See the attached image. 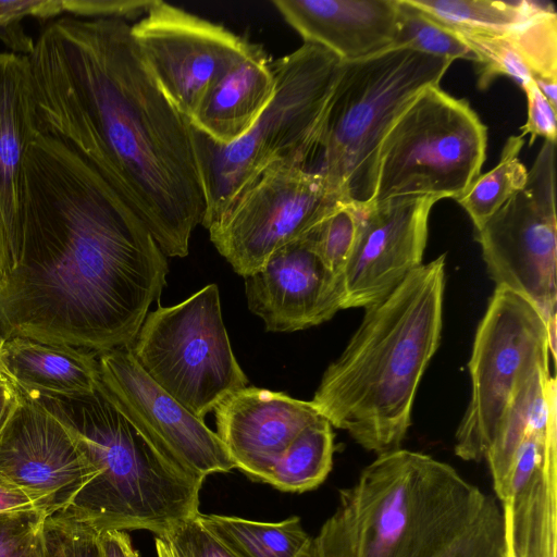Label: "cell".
<instances>
[{"label":"cell","mask_w":557,"mask_h":557,"mask_svg":"<svg viewBox=\"0 0 557 557\" xmlns=\"http://www.w3.org/2000/svg\"><path fill=\"white\" fill-rule=\"evenodd\" d=\"M20 237L0 277V339L96 354L127 348L166 285V256L79 154L36 133L22 171Z\"/></svg>","instance_id":"cell-1"},{"label":"cell","mask_w":557,"mask_h":557,"mask_svg":"<svg viewBox=\"0 0 557 557\" xmlns=\"http://www.w3.org/2000/svg\"><path fill=\"white\" fill-rule=\"evenodd\" d=\"M37 133L86 160L169 257H186L206 214L193 126L119 18L52 20L27 54Z\"/></svg>","instance_id":"cell-2"},{"label":"cell","mask_w":557,"mask_h":557,"mask_svg":"<svg viewBox=\"0 0 557 557\" xmlns=\"http://www.w3.org/2000/svg\"><path fill=\"white\" fill-rule=\"evenodd\" d=\"M445 256L413 270L366 308L311 403L332 426L381 455L401 448L421 377L443 327Z\"/></svg>","instance_id":"cell-3"},{"label":"cell","mask_w":557,"mask_h":557,"mask_svg":"<svg viewBox=\"0 0 557 557\" xmlns=\"http://www.w3.org/2000/svg\"><path fill=\"white\" fill-rule=\"evenodd\" d=\"M490 497L450 465L398 448L339 491L314 541L322 557H436Z\"/></svg>","instance_id":"cell-4"},{"label":"cell","mask_w":557,"mask_h":557,"mask_svg":"<svg viewBox=\"0 0 557 557\" xmlns=\"http://www.w3.org/2000/svg\"><path fill=\"white\" fill-rule=\"evenodd\" d=\"M29 396L65 425L95 472L65 513L98 533L140 529L157 536L198 515L205 480L161 451L99 388Z\"/></svg>","instance_id":"cell-5"},{"label":"cell","mask_w":557,"mask_h":557,"mask_svg":"<svg viewBox=\"0 0 557 557\" xmlns=\"http://www.w3.org/2000/svg\"><path fill=\"white\" fill-rule=\"evenodd\" d=\"M343 63L326 49L304 42L271 61L274 95L244 136L220 145L193 127L206 196V228L267 169L276 164L308 169L307 162L319 150Z\"/></svg>","instance_id":"cell-6"},{"label":"cell","mask_w":557,"mask_h":557,"mask_svg":"<svg viewBox=\"0 0 557 557\" xmlns=\"http://www.w3.org/2000/svg\"><path fill=\"white\" fill-rule=\"evenodd\" d=\"M453 61L393 47L344 62L323 121L319 172L345 202L368 206L380 145L408 104L440 85Z\"/></svg>","instance_id":"cell-7"},{"label":"cell","mask_w":557,"mask_h":557,"mask_svg":"<svg viewBox=\"0 0 557 557\" xmlns=\"http://www.w3.org/2000/svg\"><path fill=\"white\" fill-rule=\"evenodd\" d=\"M487 128L466 99L434 85L421 91L384 136L371 203L405 196L457 199L480 175Z\"/></svg>","instance_id":"cell-8"},{"label":"cell","mask_w":557,"mask_h":557,"mask_svg":"<svg viewBox=\"0 0 557 557\" xmlns=\"http://www.w3.org/2000/svg\"><path fill=\"white\" fill-rule=\"evenodd\" d=\"M126 349L156 384L202 420L248 384L233 354L215 284L148 313Z\"/></svg>","instance_id":"cell-9"},{"label":"cell","mask_w":557,"mask_h":557,"mask_svg":"<svg viewBox=\"0 0 557 557\" xmlns=\"http://www.w3.org/2000/svg\"><path fill=\"white\" fill-rule=\"evenodd\" d=\"M546 323L525 298L496 286L473 342L471 398L455 435L459 458L484 460L519 388L549 368Z\"/></svg>","instance_id":"cell-10"},{"label":"cell","mask_w":557,"mask_h":557,"mask_svg":"<svg viewBox=\"0 0 557 557\" xmlns=\"http://www.w3.org/2000/svg\"><path fill=\"white\" fill-rule=\"evenodd\" d=\"M555 149L544 140L524 187L475 231L496 286L525 298L546 322L557 307Z\"/></svg>","instance_id":"cell-11"},{"label":"cell","mask_w":557,"mask_h":557,"mask_svg":"<svg viewBox=\"0 0 557 557\" xmlns=\"http://www.w3.org/2000/svg\"><path fill=\"white\" fill-rule=\"evenodd\" d=\"M342 201L319 172L276 164L208 228L210 239L245 277L281 248L309 235Z\"/></svg>","instance_id":"cell-12"},{"label":"cell","mask_w":557,"mask_h":557,"mask_svg":"<svg viewBox=\"0 0 557 557\" xmlns=\"http://www.w3.org/2000/svg\"><path fill=\"white\" fill-rule=\"evenodd\" d=\"M131 32L149 72L188 121L215 83L255 46L224 26L159 0Z\"/></svg>","instance_id":"cell-13"},{"label":"cell","mask_w":557,"mask_h":557,"mask_svg":"<svg viewBox=\"0 0 557 557\" xmlns=\"http://www.w3.org/2000/svg\"><path fill=\"white\" fill-rule=\"evenodd\" d=\"M97 356L98 388L168 457L202 480L236 469L218 434L156 384L126 348Z\"/></svg>","instance_id":"cell-14"},{"label":"cell","mask_w":557,"mask_h":557,"mask_svg":"<svg viewBox=\"0 0 557 557\" xmlns=\"http://www.w3.org/2000/svg\"><path fill=\"white\" fill-rule=\"evenodd\" d=\"M18 389L20 404L0 435V474L46 517L64 512L95 472L65 425Z\"/></svg>","instance_id":"cell-15"},{"label":"cell","mask_w":557,"mask_h":557,"mask_svg":"<svg viewBox=\"0 0 557 557\" xmlns=\"http://www.w3.org/2000/svg\"><path fill=\"white\" fill-rule=\"evenodd\" d=\"M440 199L405 196L358 208L356 243L343 272V309L367 308L422 264L429 216Z\"/></svg>","instance_id":"cell-16"},{"label":"cell","mask_w":557,"mask_h":557,"mask_svg":"<svg viewBox=\"0 0 557 557\" xmlns=\"http://www.w3.org/2000/svg\"><path fill=\"white\" fill-rule=\"evenodd\" d=\"M244 278L248 308L270 332L315 326L343 309L342 277L324 265L306 237L281 248Z\"/></svg>","instance_id":"cell-17"},{"label":"cell","mask_w":557,"mask_h":557,"mask_svg":"<svg viewBox=\"0 0 557 557\" xmlns=\"http://www.w3.org/2000/svg\"><path fill=\"white\" fill-rule=\"evenodd\" d=\"M216 434L236 468L263 482L293 440L320 416L311 401L246 386L215 408Z\"/></svg>","instance_id":"cell-18"},{"label":"cell","mask_w":557,"mask_h":557,"mask_svg":"<svg viewBox=\"0 0 557 557\" xmlns=\"http://www.w3.org/2000/svg\"><path fill=\"white\" fill-rule=\"evenodd\" d=\"M282 17L302 37L343 62L393 48L397 0H274Z\"/></svg>","instance_id":"cell-19"},{"label":"cell","mask_w":557,"mask_h":557,"mask_svg":"<svg viewBox=\"0 0 557 557\" xmlns=\"http://www.w3.org/2000/svg\"><path fill=\"white\" fill-rule=\"evenodd\" d=\"M0 371L28 395L77 397L97 391V354L15 336L0 339Z\"/></svg>","instance_id":"cell-20"},{"label":"cell","mask_w":557,"mask_h":557,"mask_svg":"<svg viewBox=\"0 0 557 557\" xmlns=\"http://www.w3.org/2000/svg\"><path fill=\"white\" fill-rule=\"evenodd\" d=\"M275 90L271 61L253 48L211 88L190 124L220 145L244 136L270 103Z\"/></svg>","instance_id":"cell-21"},{"label":"cell","mask_w":557,"mask_h":557,"mask_svg":"<svg viewBox=\"0 0 557 557\" xmlns=\"http://www.w3.org/2000/svg\"><path fill=\"white\" fill-rule=\"evenodd\" d=\"M36 133L27 57L0 52V209L15 243V253L23 162Z\"/></svg>","instance_id":"cell-22"},{"label":"cell","mask_w":557,"mask_h":557,"mask_svg":"<svg viewBox=\"0 0 557 557\" xmlns=\"http://www.w3.org/2000/svg\"><path fill=\"white\" fill-rule=\"evenodd\" d=\"M552 435L543 463L510 504L500 505L515 557H556L557 444Z\"/></svg>","instance_id":"cell-23"},{"label":"cell","mask_w":557,"mask_h":557,"mask_svg":"<svg viewBox=\"0 0 557 557\" xmlns=\"http://www.w3.org/2000/svg\"><path fill=\"white\" fill-rule=\"evenodd\" d=\"M556 404V379L550 375L549 368L535 371L516 394L484 458L499 502L504 498L508 475L527 434L547 425L557 412Z\"/></svg>","instance_id":"cell-24"},{"label":"cell","mask_w":557,"mask_h":557,"mask_svg":"<svg viewBox=\"0 0 557 557\" xmlns=\"http://www.w3.org/2000/svg\"><path fill=\"white\" fill-rule=\"evenodd\" d=\"M197 517L237 557H302L313 541L299 517L280 522L200 512Z\"/></svg>","instance_id":"cell-25"},{"label":"cell","mask_w":557,"mask_h":557,"mask_svg":"<svg viewBox=\"0 0 557 557\" xmlns=\"http://www.w3.org/2000/svg\"><path fill=\"white\" fill-rule=\"evenodd\" d=\"M333 455L332 425L320 417L299 432L263 482L285 492L313 490L329 475Z\"/></svg>","instance_id":"cell-26"},{"label":"cell","mask_w":557,"mask_h":557,"mask_svg":"<svg viewBox=\"0 0 557 557\" xmlns=\"http://www.w3.org/2000/svg\"><path fill=\"white\" fill-rule=\"evenodd\" d=\"M453 30L505 32L545 10L550 3L497 0H407Z\"/></svg>","instance_id":"cell-27"},{"label":"cell","mask_w":557,"mask_h":557,"mask_svg":"<svg viewBox=\"0 0 557 557\" xmlns=\"http://www.w3.org/2000/svg\"><path fill=\"white\" fill-rule=\"evenodd\" d=\"M524 144L520 135L510 136L500 154L499 162L487 173L476 176L456 201L471 218L475 231L528 181V170L519 160Z\"/></svg>","instance_id":"cell-28"},{"label":"cell","mask_w":557,"mask_h":557,"mask_svg":"<svg viewBox=\"0 0 557 557\" xmlns=\"http://www.w3.org/2000/svg\"><path fill=\"white\" fill-rule=\"evenodd\" d=\"M519 26L505 32L454 30L476 57L479 89L488 88L503 75L516 79L521 87L534 79V70Z\"/></svg>","instance_id":"cell-29"},{"label":"cell","mask_w":557,"mask_h":557,"mask_svg":"<svg viewBox=\"0 0 557 557\" xmlns=\"http://www.w3.org/2000/svg\"><path fill=\"white\" fill-rule=\"evenodd\" d=\"M397 4L398 21L393 47L408 48L453 62L466 59L475 63V54L454 30L407 0H397Z\"/></svg>","instance_id":"cell-30"},{"label":"cell","mask_w":557,"mask_h":557,"mask_svg":"<svg viewBox=\"0 0 557 557\" xmlns=\"http://www.w3.org/2000/svg\"><path fill=\"white\" fill-rule=\"evenodd\" d=\"M358 223V208L342 201L306 236L324 265L339 277L352 252Z\"/></svg>","instance_id":"cell-31"},{"label":"cell","mask_w":557,"mask_h":557,"mask_svg":"<svg viewBox=\"0 0 557 557\" xmlns=\"http://www.w3.org/2000/svg\"><path fill=\"white\" fill-rule=\"evenodd\" d=\"M436 557H505L504 516L495 497Z\"/></svg>","instance_id":"cell-32"},{"label":"cell","mask_w":557,"mask_h":557,"mask_svg":"<svg viewBox=\"0 0 557 557\" xmlns=\"http://www.w3.org/2000/svg\"><path fill=\"white\" fill-rule=\"evenodd\" d=\"M42 541L44 557H103L99 533L65 512L46 517Z\"/></svg>","instance_id":"cell-33"},{"label":"cell","mask_w":557,"mask_h":557,"mask_svg":"<svg viewBox=\"0 0 557 557\" xmlns=\"http://www.w3.org/2000/svg\"><path fill=\"white\" fill-rule=\"evenodd\" d=\"M45 519L36 509L0 513V557H44Z\"/></svg>","instance_id":"cell-34"},{"label":"cell","mask_w":557,"mask_h":557,"mask_svg":"<svg viewBox=\"0 0 557 557\" xmlns=\"http://www.w3.org/2000/svg\"><path fill=\"white\" fill-rule=\"evenodd\" d=\"M158 537L169 547L172 557H237L202 525L197 516Z\"/></svg>","instance_id":"cell-35"},{"label":"cell","mask_w":557,"mask_h":557,"mask_svg":"<svg viewBox=\"0 0 557 557\" xmlns=\"http://www.w3.org/2000/svg\"><path fill=\"white\" fill-rule=\"evenodd\" d=\"M156 0H61L62 13L81 18H119L144 16Z\"/></svg>","instance_id":"cell-36"},{"label":"cell","mask_w":557,"mask_h":557,"mask_svg":"<svg viewBox=\"0 0 557 557\" xmlns=\"http://www.w3.org/2000/svg\"><path fill=\"white\" fill-rule=\"evenodd\" d=\"M522 89L528 100V119L520 127L519 135L522 138L531 135L530 146L539 136L544 137L545 140L556 141V109L550 106L533 81L525 84Z\"/></svg>","instance_id":"cell-37"},{"label":"cell","mask_w":557,"mask_h":557,"mask_svg":"<svg viewBox=\"0 0 557 557\" xmlns=\"http://www.w3.org/2000/svg\"><path fill=\"white\" fill-rule=\"evenodd\" d=\"M62 14L61 0H0V28L27 16L45 20Z\"/></svg>","instance_id":"cell-38"},{"label":"cell","mask_w":557,"mask_h":557,"mask_svg":"<svg viewBox=\"0 0 557 557\" xmlns=\"http://www.w3.org/2000/svg\"><path fill=\"white\" fill-rule=\"evenodd\" d=\"M37 509L34 499L20 486L0 474V513Z\"/></svg>","instance_id":"cell-39"},{"label":"cell","mask_w":557,"mask_h":557,"mask_svg":"<svg viewBox=\"0 0 557 557\" xmlns=\"http://www.w3.org/2000/svg\"><path fill=\"white\" fill-rule=\"evenodd\" d=\"M103 557H139L125 531L108 530L99 533Z\"/></svg>","instance_id":"cell-40"},{"label":"cell","mask_w":557,"mask_h":557,"mask_svg":"<svg viewBox=\"0 0 557 557\" xmlns=\"http://www.w3.org/2000/svg\"><path fill=\"white\" fill-rule=\"evenodd\" d=\"M20 399L18 387L0 371V435L15 412Z\"/></svg>","instance_id":"cell-41"},{"label":"cell","mask_w":557,"mask_h":557,"mask_svg":"<svg viewBox=\"0 0 557 557\" xmlns=\"http://www.w3.org/2000/svg\"><path fill=\"white\" fill-rule=\"evenodd\" d=\"M15 243L0 209V277L12 267Z\"/></svg>","instance_id":"cell-42"},{"label":"cell","mask_w":557,"mask_h":557,"mask_svg":"<svg viewBox=\"0 0 557 557\" xmlns=\"http://www.w3.org/2000/svg\"><path fill=\"white\" fill-rule=\"evenodd\" d=\"M556 319L557 314L553 315L547 321V339H548V351L552 355L553 359L556 360Z\"/></svg>","instance_id":"cell-43"},{"label":"cell","mask_w":557,"mask_h":557,"mask_svg":"<svg viewBox=\"0 0 557 557\" xmlns=\"http://www.w3.org/2000/svg\"><path fill=\"white\" fill-rule=\"evenodd\" d=\"M156 550L158 557H172V554L165 543L157 536Z\"/></svg>","instance_id":"cell-44"},{"label":"cell","mask_w":557,"mask_h":557,"mask_svg":"<svg viewBox=\"0 0 557 557\" xmlns=\"http://www.w3.org/2000/svg\"><path fill=\"white\" fill-rule=\"evenodd\" d=\"M302 557H322L321 556V553L318 548V545L314 541V537H313V541H312V544L310 546V548L308 549V552L302 556Z\"/></svg>","instance_id":"cell-45"}]
</instances>
